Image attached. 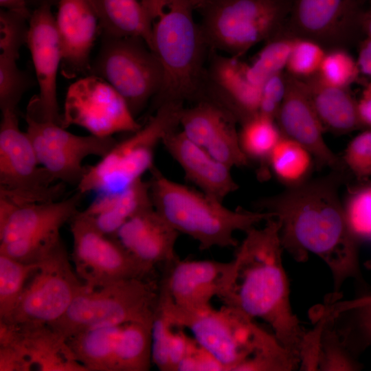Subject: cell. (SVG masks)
<instances>
[{
	"mask_svg": "<svg viewBox=\"0 0 371 371\" xmlns=\"http://www.w3.org/2000/svg\"><path fill=\"white\" fill-rule=\"evenodd\" d=\"M346 175L331 170L254 203L256 210L271 213L277 219L282 247L295 260L306 262L313 254L326 263L335 295H340L346 280L361 279V275L359 244L348 229L339 195Z\"/></svg>",
	"mask_w": 371,
	"mask_h": 371,
	"instance_id": "obj_1",
	"label": "cell"
},
{
	"mask_svg": "<svg viewBox=\"0 0 371 371\" xmlns=\"http://www.w3.org/2000/svg\"><path fill=\"white\" fill-rule=\"evenodd\" d=\"M246 235L232 260L227 282L219 296L225 306L270 326L282 346L300 361L305 331L293 311L284 250L276 218Z\"/></svg>",
	"mask_w": 371,
	"mask_h": 371,
	"instance_id": "obj_2",
	"label": "cell"
},
{
	"mask_svg": "<svg viewBox=\"0 0 371 371\" xmlns=\"http://www.w3.org/2000/svg\"><path fill=\"white\" fill-rule=\"evenodd\" d=\"M157 305L173 327L189 329L225 370L291 371L294 367L293 356L274 335L234 308L186 309L159 297Z\"/></svg>",
	"mask_w": 371,
	"mask_h": 371,
	"instance_id": "obj_3",
	"label": "cell"
},
{
	"mask_svg": "<svg viewBox=\"0 0 371 371\" xmlns=\"http://www.w3.org/2000/svg\"><path fill=\"white\" fill-rule=\"evenodd\" d=\"M150 49L162 67L161 88L153 106L196 101L204 83L209 49L194 18L192 0H150Z\"/></svg>",
	"mask_w": 371,
	"mask_h": 371,
	"instance_id": "obj_4",
	"label": "cell"
},
{
	"mask_svg": "<svg viewBox=\"0 0 371 371\" xmlns=\"http://www.w3.org/2000/svg\"><path fill=\"white\" fill-rule=\"evenodd\" d=\"M149 172L154 208L179 234L196 240L201 250L237 247L236 232H246L274 218L264 211L231 210L223 202L169 179L155 165Z\"/></svg>",
	"mask_w": 371,
	"mask_h": 371,
	"instance_id": "obj_5",
	"label": "cell"
},
{
	"mask_svg": "<svg viewBox=\"0 0 371 371\" xmlns=\"http://www.w3.org/2000/svg\"><path fill=\"white\" fill-rule=\"evenodd\" d=\"M158 298L159 280L153 278L120 279L95 286L85 284L65 313L49 325L67 339L95 328L152 324Z\"/></svg>",
	"mask_w": 371,
	"mask_h": 371,
	"instance_id": "obj_6",
	"label": "cell"
},
{
	"mask_svg": "<svg viewBox=\"0 0 371 371\" xmlns=\"http://www.w3.org/2000/svg\"><path fill=\"white\" fill-rule=\"evenodd\" d=\"M291 0H207L198 10L209 49L239 58L286 26Z\"/></svg>",
	"mask_w": 371,
	"mask_h": 371,
	"instance_id": "obj_7",
	"label": "cell"
},
{
	"mask_svg": "<svg viewBox=\"0 0 371 371\" xmlns=\"http://www.w3.org/2000/svg\"><path fill=\"white\" fill-rule=\"evenodd\" d=\"M183 108L180 102L158 106L139 130L117 142L99 161L87 166L77 190L83 194L117 192L142 179L155 165L158 145L168 133L178 129Z\"/></svg>",
	"mask_w": 371,
	"mask_h": 371,
	"instance_id": "obj_8",
	"label": "cell"
},
{
	"mask_svg": "<svg viewBox=\"0 0 371 371\" xmlns=\"http://www.w3.org/2000/svg\"><path fill=\"white\" fill-rule=\"evenodd\" d=\"M83 195L21 205L0 199V254L38 263L62 240L60 228L78 212Z\"/></svg>",
	"mask_w": 371,
	"mask_h": 371,
	"instance_id": "obj_9",
	"label": "cell"
},
{
	"mask_svg": "<svg viewBox=\"0 0 371 371\" xmlns=\"http://www.w3.org/2000/svg\"><path fill=\"white\" fill-rule=\"evenodd\" d=\"M101 36L100 48L91 63L89 74L109 82L136 117L161 88V64L142 38Z\"/></svg>",
	"mask_w": 371,
	"mask_h": 371,
	"instance_id": "obj_10",
	"label": "cell"
},
{
	"mask_svg": "<svg viewBox=\"0 0 371 371\" xmlns=\"http://www.w3.org/2000/svg\"><path fill=\"white\" fill-rule=\"evenodd\" d=\"M65 186L39 164L29 136L20 130L17 109L1 110L0 199L15 205L58 201Z\"/></svg>",
	"mask_w": 371,
	"mask_h": 371,
	"instance_id": "obj_11",
	"label": "cell"
},
{
	"mask_svg": "<svg viewBox=\"0 0 371 371\" xmlns=\"http://www.w3.org/2000/svg\"><path fill=\"white\" fill-rule=\"evenodd\" d=\"M84 286L61 240L38 262L12 315L5 320L20 324H51L65 313Z\"/></svg>",
	"mask_w": 371,
	"mask_h": 371,
	"instance_id": "obj_12",
	"label": "cell"
},
{
	"mask_svg": "<svg viewBox=\"0 0 371 371\" xmlns=\"http://www.w3.org/2000/svg\"><path fill=\"white\" fill-rule=\"evenodd\" d=\"M71 125L99 137L132 133L142 126L122 96L106 80L91 74L76 80L67 90L60 126L66 128Z\"/></svg>",
	"mask_w": 371,
	"mask_h": 371,
	"instance_id": "obj_13",
	"label": "cell"
},
{
	"mask_svg": "<svg viewBox=\"0 0 371 371\" xmlns=\"http://www.w3.org/2000/svg\"><path fill=\"white\" fill-rule=\"evenodd\" d=\"M27 134L39 164L59 182L78 186L87 166L83 160L91 155H106L117 142L111 137L77 135L60 125L39 120L26 112Z\"/></svg>",
	"mask_w": 371,
	"mask_h": 371,
	"instance_id": "obj_14",
	"label": "cell"
},
{
	"mask_svg": "<svg viewBox=\"0 0 371 371\" xmlns=\"http://www.w3.org/2000/svg\"><path fill=\"white\" fill-rule=\"evenodd\" d=\"M71 260L76 274L87 286L125 278H150L113 236L97 230L79 211L70 220Z\"/></svg>",
	"mask_w": 371,
	"mask_h": 371,
	"instance_id": "obj_15",
	"label": "cell"
},
{
	"mask_svg": "<svg viewBox=\"0 0 371 371\" xmlns=\"http://www.w3.org/2000/svg\"><path fill=\"white\" fill-rule=\"evenodd\" d=\"M360 6L358 0H291L285 30L324 47L345 48L361 34Z\"/></svg>",
	"mask_w": 371,
	"mask_h": 371,
	"instance_id": "obj_16",
	"label": "cell"
},
{
	"mask_svg": "<svg viewBox=\"0 0 371 371\" xmlns=\"http://www.w3.org/2000/svg\"><path fill=\"white\" fill-rule=\"evenodd\" d=\"M51 7L43 5L35 8L28 20L26 43L36 71L39 94L31 100L27 111L39 120L60 125L56 78L62 54Z\"/></svg>",
	"mask_w": 371,
	"mask_h": 371,
	"instance_id": "obj_17",
	"label": "cell"
},
{
	"mask_svg": "<svg viewBox=\"0 0 371 371\" xmlns=\"http://www.w3.org/2000/svg\"><path fill=\"white\" fill-rule=\"evenodd\" d=\"M232 267V261L181 260L178 258L162 266L159 297L186 309L210 306L211 300L222 293Z\"/></svg>",
	"mask_w": 371,
	"mask_h": 371,
	"instance_id": "obj_18",
	"label": "cell"
},
{
	"mask_svg": "<svg viewBox=\"0 0 371 371\" xmlns=\"http://www.w3.org/2000/svg\"><path fill=\"white\" fill-rule=\"evenodd\" d=\"M19 354L25 371H87L67 339L49 324H20L0 319V346Z\"/></svg>",
	"mask_w": 371,
	"mask_h": 371,
	"instance_id": "obj_19",
	"label": "cell"
},
{
	"mask_svg": "<svg viewBox=\"0 0 371 371\" xmlns=\"http://www.w3.org/2000/svg\"><path fill=\"white\" fill-rule=\"evenodd\" d=\"M286 89L276 122L283 136L302 145L321 167L347 173L343 160L328 146L319 121L301 79L289 74Z\"/></svg>",
	"mask_w": 371,
	"mask_h": 371,
	"instance_id": "obj_20",
	"label": "cell"
},
{
	"mask_svg": "<svg viewBox=\"0 0 371 371\" xmlns=\"http://www.w3.org/2000/svg\"><path fill=\"white\" fill-rule=\"evenodd\" d=\"M179 235L152 204L132 216L111 236L147 274L153 276L158 265L179 258L175 251Z\"/></svg>",
	"mask_w": 371,
	"mask_h": 371,
	"instance_id": "obj_21",
	"label": "cell"
},
{
	"mask_svg": "<svg viewBox=\"0 0 371 371\" xmlns=\"http://www.w3.org/2000/svg\"><path fill=\"white\" fill-rule=\"evenodd\" d=\"M56 25L67 78L90 74V54L98 32L99 19L89 0H59Z\"/></svg>",
	"mask_w": 371,
	"mask_h": 371,
	"instance_id": "obj_22",
	"label": "cell"
},
{
	"mask_svg": "<svg viewBox=\"0 0 371 371\" xmlns=\"http://www.w3.org/2000/svg\"><path fill=\"white\" fill-rule=\"evenodd\" d=\"M202 97L217 102L242 124L259 114L261 87L248 78L239 58L215 54L205 71Z\"/></svg>",
	"mask_w": 371,
	"mask_h": 371,
	"instance_id": "obj_23",
	"label": "cell"
},
{
	"mask_svg": "<svg viewBox=\"0 0 371 371\" xmlns=\"http://www.w3.org/2000/svg\"><path fill=\"white\" fill-rule=\"evenodd\" d=\"M161 144L182 168L186 179L202 192L223 202L239 188L232 168L190 140L181 130L168 133Z\"/></svg>",
	"mask_w": 371,
	"mask_h": 371,
	"instance_id": "obj_24",
	"label": "cell"
},
{
	"mask_svg": "<svg viewBox=\"0 0 371 371\" xmlns=\"http://www.w3.org/2000/svg\"><path fill=\"white\" fill-rule=\"evenodd\" d=\"M314 328L306 332L300 352V370H359L361 365L341 339L330 316L315 308Z\"/></svg>",
	"mask_w": 371,
	"mask_h": 371,
	"instance_id": "obj_25",
	"label": "cell"
},
{
	"mask_svg": "<svg viewBox=\"0 0 371 371\" xmlns=\"http://www.w3.org/2000/svg\"><path fill=\"white\" fill-rule=\"evenodd\" d=\"M28 19L1 9L0 11V106L17 109L24 92L32 85L31 79L16 64L19 49L26 43Z\"/></svg>",
	"mask_w": 371,
	"mask_h": 371,
	"instance_id": "obj_26",
	"label": "cell"
},
{
	"mask_svg": "<svg viewBox=\"0 0 371 371\" xmlns=\"http://www.w3.org/2000/svg\"><path fill=\"white\" fill-rule=\"evenodd\" d=\"M150 205L148 181L142 179L122 190L100 193L79 214L100 232L113 236L128 218Z\"/></svg>",
	"mask_w": 371,
	"mask_h": 371,
	"instance_id": "obj_27",
	"label": "cell"
},
{
	"mask_svg": "<svg viewBox=\"0 0 371 371\" xmlns=\"http://www.w3.org/2000/svg\"><path fill=\"white\" fill-rule=\"evenodd\" d=\"M301 80L324 130L337 134L363 130L358 116L357 100L348 89L328 85L317 74Z\"/></svg>",
	"mask_w": 371,
	"mask_h": 371,
	"instance_id": "obj_28",
	"label": "cell"
},
{
	"mask_svg": "<svg viewBox=\"0 0 371 371\" xmlns=\"http://www.w3.org/2000/svg\"><path fill=\"white\" fill-rule=\"evenodd\" d=\"M182 109L181 131L192 142L206 149L238 133L234 115L214 100L203 97Z\"/></svg>",
	"mask_w": 371,
	"mask_h": 371,
	"instance_id": "obj_29",
	"label": "cell"
},
{
	"mask_svg": "<svg viewBox=\"0 0 371 371\" xmlns=\"http://www.w3.org/2000/svg\"><path fill=\"white\" fill-rule=\"evenodd\" d=\"M99 19L100 34L136 36L150 48V0H89Z\"/></svg>",
	"mask_w": 371,
	"mask_h": 371,
	"instance_id": "obj_30",
	"label": "cell"
},
{
	"mask_svg": "<svg viewBox=\"0 0 371 371\" xmlns=\"http://www.w3.org/2000/svg\"><path fill=\"white\" fill-rule=\"evenodd\" d=\"M323 306L355 356L371 346V295L346 301L328 297Z\"/></svg>",
	"mask_w": 371,
	"mask_h": 371,
	"instance_id": "obj_31",
	"label": "cell"
},
{
	"mask_svg": "<svg viewBox=\"0 0 371 371\" xmlns=\"http://www.w3.org/2000/svg\"><path fill=\"white\" fill-rule=\"evenodd\" d=\"M240 125L241 148L249 161L260 164L258 176L264 179L269 174L271 154L282 135L274 119L260 114Z\"/></svg>",
	"mask_w": 371,
	"mask_h": 371,
	"instance_id": "obj_32",
	"label": "cell"
},
{
	"mask_svg": "<svg viewBox=\"0 0 371 371\" xmlns=\"http://www.w3.org/2000/svg\"><path fill=\"white\" fill-rule=\"evenodd\" d=\"M314 161L308 150L282 135L271 154L269 165L280 182L291 188L308 180Z\"/></svg>",
	"mask_w": 371,
	"mask_h": 371,
	"instance_id": "obj_33",
	"label": "cell"
},
{
	"mask_svg": "<svg viewBox=\"0 0 371 371\" xmlns=\"http://www.w3.org/2000/svg\"><path fill=\"white\" fill-rule=\"evenodd\" d=\"M295 36L282 32L266 41L251 64H247L249 80L255 85H261L269 77L282 72L292 49Z\"/></svg>",
	"mask_w": 371,
	"mask_h": 371,
	"instance_id": "obj_34",
	"label": "cell"
},
{
	"mask_svg": "<svg viewBox=\"0 0 371 371\" xmlns=\"http://www.w3.org/2000/svg\"><path fill=\"white\" fill-rule=\"evenodd\" d=\"M38 263H24L0 254V319L12 315L25 284Z\"/></svg>",
	"mask_w": 371,
	"mask_h": 371,
	"instance_id": "obj_35",
	"label": "cell"
},
{
	"mask_svg": "<svg viewBox=\"0 0 371 371\" xmlns=\"http://www.w3.org/2000/svg\"><path fill=\"white\" fill-rule=\"evenodd\" d=\"M343 206L354 238L359 244L371 243V183L352 189Z\"/></svg>",
	"mask_w": 371,
	"mask_h": 371,
	"instance_id": "obj_36",
	"label": "cell"
},
{
	"mask_svg": "<svg viewBox=\"0 0 371 371\" xmlns=\"http://www.w3.org/2000/svg\"><path fill=\"white\" fill-rule=\"evenodd\" d=\"M318 77L333 87L345 88L356 82L360 76L357 60L346 48H332L326 52Z\"/></svg>",
	"mask_w": 371,
	"mask_h": 371,
	"instance_id": "obj_37",
	"label": "cell"
},
{
	"mask_svg": "<svg viewBox=\"0 0 371 371\" xmlns=\"http://www.w3.org/2000/svg\"><path fill=\"white\" fill-rule=\"evenodd\" d=\"M326 52L325 47L314 41L295 37L285 68L287 74L301 79L317 74Z\"/></svg>",
	"mask_w": 371,
	"mask_h": 371,
	"instance_id": "obj_38",
	"label": "cell"
},
{
	"mask_svg": "<svg viewBox=\"0 0 371 371\" xmlns=\"http://www.w3.org/2000/svg\"><path fill=\"white\" fill-rule=\"evenodd\" d=\"M341 159L347 171L357 179L371 177V128L362 130L352 139Z\"/></svg>",
	"mask_w": 371,
	"mask_h": 371,
	"instance_id": "obj_39",
	"label": "cell"
},
{
	"mask_svg": "<svg viewBox=\"0 0 371 371\" xmlns=\"http://www.w3.org/2000/svg\"><path fill=\"white\" fill-rule=\"evenodd\" d=\"M174 327L157 305L151 324L152 362L161 371H170L169 352Z\"/></svg>",
	"mask_w": 371,
	"mask_h": 371,
	"instance_id": "obj_40",
	"label": "cell"
},
{
	"mask_svg": "<svg viewBox=\"0 0 371 371\" xmlns=\"http://www.w3.org/2000/svg\"><path fill=\"white\" fill-rule=\"evenodd\" d=\"M286 89V74L280 72L267 78L261 85L259 114L276 120Z\"/></svg>",
	"mask_w": 371,
	"mask_h": 371,
	"instance_id": "obj_41",
	"label": "cell"
},
{
	"mask_svg": "<svg viewBox=\"0 0 371 371\" xmlns=\"http://www.w3.org/2000/svg\"><path fill=\"white\" fill-rule=\"evenodd\" d=\"M194 338H190L182 330L173 331L169 352L170 371H176L187 355Z\"/></svg>",
	"mask_w": 371,
	"mask_h": 371,
	"instance_id": "obj_42",
	"label": "cell"
},
{
	"mask_svg": "<svg viewBox=\"0 0 371 371\" xmlns=\"http://www.w3.org/2000/svg\"><path fill=\"white\" fill-rule=\"evenodd\" d=\"M357 109L363 129L371 128V80L364 84L361 96L357 100Z\"/></svg>",
	"mask_w": 371,
	"mask_h": 371,
	"instance_id": "obj_43",
	"label": "cell"
},
{
	"mask_svg": "<svg viewBox=\"0 0 371 371\" xmlns=\"http://www.w3.org/2000/svg\"><path fill=\"white\" fill-rule=\"evenodd\" d=\"M356 60L360 75L371 80V39L364 38L361 41Z\"/></svg>",
	"mask_w": 371,
	"mask_h": 371,
	"instance_id": "obj_44",
	"label": "cell"
},
{
	"mask_svg": "<svg viewBox=\"0 0 371 371\" xmlns=\"http://www.w3.org/2000/svg\"><path fill=\"white\" fill-rule=\"evenodd\" d=\"M0 5L3 9L18 13L28 20L32 14L26 0H0Z\"/></svg>",
	"mask_w": 371,
	"mask_h": 371,
	"instance_id": "obj_45",
	"label": "cell"
},
{
	"mask_svg": "<svg viewBox=\"0 0 371 371\" xmlns=\"http://www.w3.org/2000/svg\"><path fill=\"white\" fill-rule=\"evenodd\" d=\"M359 27L361 34H363L365 38L371 39V7L368 10L361 11Z\"/></svg>",
	"mask_w": 371,
	"mask_h": 371,
	"instance_id": "obj_46",
	"label": "cell"
},
{
	"mask_svg": "<svg viewBox=\"0 0 371 371\" xmlns=\"http://www.w3.org/2000/svg\"><path fill=\"white\" fill-rule=\"evenodd\" d=\"M59 0H26L27 5H30L37 8L43 5H53L57 4Z\"/></svg>",
	"mask_w": 371,
	"mask_h": 371,
	"instance_id": "obj_47",
	"label": "cell"
},
{
	"mask_svg": "<svg viewBox=\"0 0 371 371\" xmlns=\"http://www.w3.org/2000/svg\"><path fill=\"white\" fill-rule=\"evenodd\" d=\"M204 0H192V4L195 10L199 8L203 3Z\"/></svg>",
	"mask_w": 371,
	"mask_h": 371,
	"instance_id": "obj_48",
	"label": "cell"
},
{
	"mask_svg": "<svg viewBox=\"0 0 371 371\" xmlns=\"http://www.w3.org/2000/svg\"><path fill=\"white\" fill-rule=\"evenodd\" d=\"M366 265L367 267L371 268V259L369 260L366 263Z\"/></svg>",
	"mask_w": 371,
	"mask_h": 371,
	"instance_id": "obj_49",
	"label": "cell"
},
{
	"mask_svg": "<svg viewBox=\"0 0 371 371\" xmlns=\"http://www.w3.org/2000/svg\"><path fill=\"white\" fill-rule=\"evenodd\" d=\"M368 0H358L360 5H362L363 4H364Z\"/></svg>",
	"mask_w": 371,
	"mask_h": 371,
	"instance_id": "obj_50",
	"label": "cell"
},
{
	"mask_svg": "<svg viewBox=\"0 0 371 371\" xmlns=\"http://www.w3.org/2000/svg\"><path fill=\"white\" fill-rule=\"evenodd\" d=\"M206 1H207V0H204L203 2V3L201 4V5H202ZM201 6H200V7H201Z\"/></svg>",
	"mask_w": 371,
	"mask_h": 371,
	"instance_id": "obj_51",
	"label": "cell"
}]
</instances>
